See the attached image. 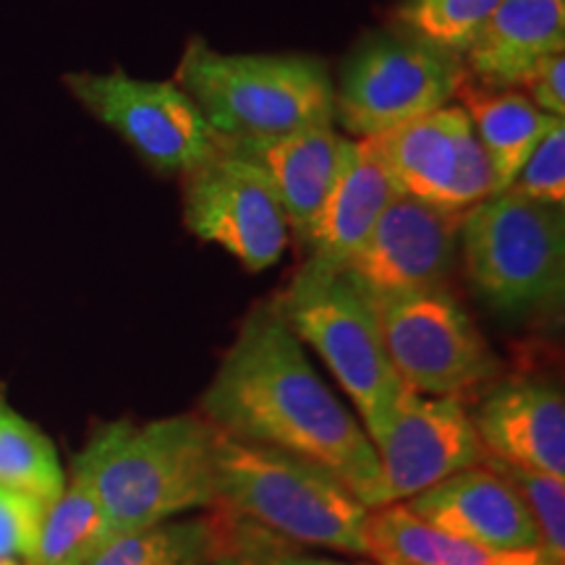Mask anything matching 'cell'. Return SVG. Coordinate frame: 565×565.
Returning a JSON list of instances; mask_svg holds the SVG:
<instances>
[{"mask_svg": "<svg viewBox=\"0 0 565 565\" xmlns=\"http://www.w3.org/2000/svg\"><path fill=\"white\" fill-rule=\"evenodd\" d=\"M200 412L217 433L307 458L341 479L366 511L377 505L380 458L370 435L320 377L273 301L254 303L244 317Z\"/></svg>", "mask_w": 565, "mask_h": 565, "instance_id": "obj_1", "label": "cell"}, {"mask_svg": "<svg viewBox=\"0 0 565 565\" xmlns=\"http://www.w3.org/2000/svg\"><path fill=\"white\" fill-rule=\"evenodd\" d=\"M215 427L194 414L103 424L71 461L116 536L215 508Z\"/></svg>", "mask_w": 565, "mask_h": 565, "instance_id": "obj_2", "label": "cell"}, {"mask_svg": "<svg viewBox=\"0 0 565 565\" xmlns=\"http://www.w3.org/2000/svg\"><path fill=\"white\" fill-rule=\"evenodd\" d=\"M215 508L252 521L299 547L370 561L366 508L328 469L270 445L215 429Z\"/></svg>", "mask_w": 565, "mask_h": 565, "instance_id": "obj_3", "label": "cell"}, {"mask_svg": "<svg viewBox=\"0 0 565 565\" xmlns=\"http://www.w3.org/2000/svg\"><path fill=\"white\" fill-rule=\"evenodd\" d=\"M175 84L200 105L217 141L270 139L333 124L335 82L315 55L217 53L192 38Z\"/></svg>", "mask_w": 565, "mask_h": 565, "instance_id": "obj_4", "label": "cell"}, {"mask_svg": "<svg viewBox=\"0 0 565 565\" xmlns=\"http://www.w3.org/2000/svg\"><path fill=\"white\" fill-rule=\"evenodd\" d=\"M273 307L301 343H309L356 406L374 443L395 416L406 385L387 356L372 294L349 270L303 263Z\"/></svg>", "mask_w": 565, "mask_h": 565, "instance_id": "obj_5", "label": "cell"}, {"mask_svg": "<svg viewBox=\"0 0 565 565\" xmlns=\"http://www.w3.org/2000/svg\"><path fill=\"white\" fill-rule=\"evenodd\" d=\"M461 257L494 312L526 315L561 303L565 291V210L515 189L466 210Z\"/></svg>", "mask_w": 565, "mask_h": 565, "instance_id": "obj_6", "label": "cell"}, {"mask_svg": "<svg viewBox=\"0 0 565 565\" xmlns=\"http://www.w3.org/2000/svg\"><path fill=\"white\" fill-rule=\"evenodd\" d=\"M469 76L461 55L393 24L351 47L335 84L333 124L372 139L456 100Z\"/></svg>", "mask_w": 565, "mask_h": 565, "instance_id": "obj_7", "label": "cell"}, {"mask_svg": "<svg viewBox=\"0 0 565 565\" xmlns=\"http://www.w3.org/2000/svg\"><path fill=\"white\" fill-rule=\"evenodd\" d=\"M372 299L387 356L408 391L466 401L498 380V356L450 288Z\"/></svg>", "mask_w": 565, "mask_h": 565, "instance_id": "obj_8", "label": "cell"}, {"mask_svg": "<svg viewBox=\"0 0 565 565\" xmlns=\"http://www.w3.org/2000/svg\"><path fill=\"white\" fill-rule=\"evenodd\" d=\"M66 87L97 121L124 137L162 175H186L217 154L200 105L173 82L134 79L124 68L68 74Z\"/></svg>", "mask_w": 565, "mask_h": 565, "instance_id": "obj_9", "label": "cell"}, {"mask_svg": "<svg viewBox=\"0 0 565 565\" xmlns=\"http://www.w3.org/2000/svg\"><path fill=\"white\" fill-rule=\"evenodd\" d=\"M183 181V223L196 238L217 244L249 273L273 267L291 228L273 181L257 162L217 145V154Z\"/></svg>", "mask_w": 565, "mask_h": 565, "instance_id": "obj_10", "label": "cell"}, {"mask_svg": "<svg viewBox=\"0 0 565 565\" xmlns=\"http://www.w3.org/2000/svg\"><path fill=\"white\" fill-rule=\"evenodd\" d=\"M370 141L404 194L458 212L500 194L498 175L461 105H445Z\"/></svg>", "mask_w": 565, "mask_h": 565, "instance_id": "obj_11", "label": "cell"}, {"mask_svg": "<svg viewBox=\"0 0 565 565\" xmlns=\"http://www.w3.org/2000/svg\"><path fill=\"white\" fill-rule=\"evenodd\" d=\"M372 445L380 458L374 508L406 503L443 479L487 461L466 401L433 398L408 387L385 433Z\"/></svg>", "mask_w": 565, "mask_h": 565, "instance_id": "obj_12", "label": "cell"}, {"mask_svg": "<svg viewBox=\"0 0 565 565\" xmlns=\"http://www.w3.org/2000/svg\"><path fill=\"white\" fill-rule=\"evenodd\" d=\"M466 212L401 192L343 267L374 296L450 288Z\"/></svg>", "mask_w": 565, "mask_h": 565, "instance_id": "obj_13", "label": "cell"}, {"mask_svg": "<svg viewBox=\"0 0 565 565\" xmlns=\"http://www.w3.org/2000/svg\"><path fill=\"white\" fill-rule=\"evenodd\" d=\"M487 458L565 477V398L545 380L492 383L471 414Z\"/></svg>", "mask_w": 565, "mask_h": 565, "instance_id": "obj_14", "label": "cell"}, {"mask_svg": "<svg viewBox=\"0 0 565 565\" xmlns=\"http://www.w3.org/2000/svg\"><path fill=\"white\" fill-rule=\"evenodd\" d=\"M221 147L263 168L280 196L291 236L303 249L333 194L351 139L338 134L335 124H317L282 137L221 141Z\"/></svg>", "mask_w": 565, "mask_h": 565, "instance_id": "obj_15", "label": "cell"}, {"mask_svg": "<svg viewBox=\"0 0 565 565\" xmlns=\"http://www.w3.org/2000/svg\"><path fill=\"white\" fill-rule=\"evenodd\" d=\"M424 524L492 550L542 547L526 505L490 466H471L401 503Z\"/></svg>", "mask_w": 565, "mask_h": 565, "instance_id": "obj_16", "label": "cell"}, {"mask_svg": "<svg viewBox=\"0 0 565 565\" xmlns=\"http://www.w3.org/2000/svg\"><path fill=\"white\" fill-rule=\"evenodd\" d=\"M565 51V0H503L477 32L463 63L492 89H521L534 68Z\"/></svg>", "mask_w": 565, "mask_h": 565, "instance_id": "obj_17", "label": "cell"}, {"mask_svg": "<svg viewBox=\"0 0 565 565\" xmlns=\"http://www.w3.org/2000/svg\"><path fill=\"white\" fill-rule=\"evenodd\" d=\"M401 194L398 183L387 173L370 139H351L343 171L338 175L333 194L324 204L312 238L303 246V263L343 270L383 210Z\"/></svg>", "mask_w": 565, "mask_h": 565, "instance_id": "obj_18", "label": "cell"}, {"mask_svg": "<svg viewBox=\"0 0 565 565\" xmlns=\"http://www.w3.org/2000/svg\"><path fill=\"white\" fill-rule=\"evenodd\" d=\"M370 561L391 557L408 565H563L545 547L492 550L463 536L435 529L408 513L401 503L366 513Z\"/></svg>", "mask_w": 565, "mask_h": 565, "instance_id": "obj_19", "label": "cell"}, {"mask_svg": "<svg viewBox=\"0 0 565 565\" xmlns=\"http://www.w3.org/2000/svg\"><path fill=\"white\" fill-rule=\"evenodd\" d=\"M456 97H461V108L490 158L500 192H505L555 118L536 108L524 89H492L471 76H466Z\"/></svg>", "mask_w": 565, "mask_h": 565, "instance_id": "obj_20", "label": "cell"}, {"mask_svg": "<svg viewBox=\"0 0 565 565\" xmlns=\"http://www.w3.org/2000/svg\"><path fill=\"white\" fill-rule=\"evenodd\" d=\"M116 540L100 500L82 479L71 477L58 498L47 505L40 540L26 565H87Z\"/></svg>", "mask_w": 565, "mask_h": 565, "instance_id": "obj_21", "label": "cell"}, {"mask_svg": "<svg viewBox=\"0 0 565 565\" xmlns=\"http://www.w3.org/2000/svg\"><path fill=\"white\" fill-rule=\"evenodd\" d=\"M58 450L38 424L21 416L0 391V484L53 503L66 490Z\"/></svg>", "mask_w": 565, "mask_h": 565, "instance_id": "obj_22", "label": "cell"}, {"mask_svg": "<svg viewBox=\"0 0 565 565\" xmlns=\"http://www.w3.org/2000/svg\"><path fill=\"white\" fill-rule=\"evenodd\" d=\"M212 519H173L110 540L87 565H210Z\"/></svg>", "mask_w": 565, "mask_h": 565, "instance_id": "obj_23", "label": "cell"}, {"mask_svg": "<svg viewBox=\"0 0 565 565\" xmlns=\"http://www.w3.org/2000/svg\"><path fill=\"white\" fill-rule=\"evenodd\" d=\"M212 532H215V547H212L210 565H374L372 561H341L309 553L307 547L280 540L278 534L212 508Z\"/></svg>", "mask_w": 565, "mask_h": 565, "instance_id": "obj_24", "label": "cell"}, {"mask_svg": "<svg viewBox=\"0 0 565 565\" xmlns=\"http://www.w3.org/2000/svg\"><path fill=\"white\" fill-rule=\"evenodd\" d=\"M503 0H401L393 24L461 55Z\"/></svg>", "mask_w": 565, "mask_h": 565, "instance_id": "obj_25", "label": "cell"}, {"mask_svg": "<svg viewBox=\"0 0 565 565\" xmlns=\"http://www.w3.org/2000/svg\"><path fill=\"white\" fill-rule=\"evenodd\" d=\"M484 466L498 471L513 487L540 529L542 547L557 563H565V477L519 469V466L494 461V458H487Z\"/></svg>", "mask_w": 565, "mask_h": 565, "instance_id": "obj_26", "label": "cell"}, {"mask_svg": "<svg viewBox=\"0 0 565 565\" xmlns=\"http://www.w3.org/2000/svg\"><path fill=\"white\" fill-rule=\"evenodd\" d=\"M515 192L532 200L565 204V121L555 118L545 131V137L536 141L534 152L529 154L513 186Z\"/></svg>", "mask_w": 565, "mask_h": 565, "instance_id": "obj_27", "label": "cell"}, {"mask_svg": "<svg viewBox=\"0 0 565 565\" xmlns=\"http://www.w3.org/2000/svg\"><path fill=\"white\" fill-rule=\"evenodd\" d=\"M45 511V500L0 484V557L30 563Z\"/></svg>", "mask_w": 565, "mask_h": 565, "instance_id": "obj_28", "label": "cell"}, {"mask_svg": "<svg viewBox=\"0 0 565 565\" xmlns=\"http://www.w3.org/2000/svg\"><path fill=\"white\" fill-rule=\"evenodd\" d=\"M536 108L553 118L565 116V55H550L534 68L524 87Z\"/></svg>", "mask_w": 565, "mask_h": 565, "instance_id": "obj_29", "label": "cell"}, {"mask_svg": "<svg viewBox=\"0 0 565 565\" xmlns=\"http://www.w3.org/2000/svg\"><path fill=\"white\" fill-rule=\"evenodd\" d=\"M374 565H408V563H401V561H391V557H380V561H372Z\"/></svg>", "mask_w": 565, "mask_h": 565, "instance_id": "obj_30", "label": "cell"}, {"mask_svg": "<svg viewBox=\"0 0 565 565\" xmlns=\"http://www.w3.org/2000/svg\"><path fill=\"white\" fill-rule=\"evenodd\" d=\"M0 565H26V563H21V561H11V557H0Z\"/></svg>", "mask_w": 565, "mask_h": 565, "instance_id": "obj_31", "label": "cell"}]
</instances>
